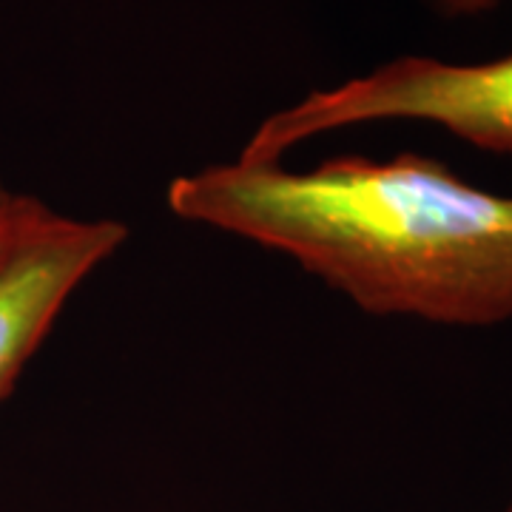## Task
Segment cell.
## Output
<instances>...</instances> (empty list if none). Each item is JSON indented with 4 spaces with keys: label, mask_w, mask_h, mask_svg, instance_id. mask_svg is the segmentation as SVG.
Returning <instances> with one entry per match:
<instances>
[{
    "label": "cell",
    "mask_w": 512,
    "mask_h": 512,
    "mask_svg": "<svg viewBox=\"0 0 512 512\" xmlns=\"http://www.w3.org/2000/svg\"><path fill=\"white\" fill-rule=\"evenodd\" d=\"M174 217L288 256L373 316L490 328L512 319V197L433 157L205 165L165 188Z\"/></svg>",
    "instance_id": "6da1fadb"
},
{
    "label": "cell",
    "mask_w": 512,
    "mask_h": 512,
    "mask_svg": "<svg viewBox=\"0 0 512 512\" xmlns=\"http://www.w3.org/2000/svg\"><path fill=\"white\" fill-rule=\"evenodd\" d=\"M382 120L433 123L481 151L512 157V52L487 63L399 57L271 114L239 157L282 163L291 148L319 134Z\"/></svg>",
    "instance_id": "7a4b0ae2"
},
{
    "label": "cell",
    "mask_w": 512,
    "mask_h": 512,
    "mask_svg": "<svg viewBox=\"0 0 512 512\" xmlns=\"http://www.w3.org/2000/svg\"><path fill=\"white\" fill-rule=\"evenodd\" d=\"M126 239V222L57 214L40 237L6 262L0 271V402L12 393L77 288Z\"/></svg>",
    "instance_id": "3957f363"
},
{
    "label": "cell",
    "mask_w": 512,
    "mask_h": 512,
    "mask_svg": "<svg viewBox=\"0 0 512 512\" xmlns=\"http://www.w3.org/2000/svg\"><path fill=\"white\" fill-rule=\"evenodd\" d=\"M60 214L49 202L37 200L35 194L18 191L0 180V271L6 262L40 237Z\"/></svg>",
    "instance_id": "277c9868"
},
{
    "label": "cell",
    "mask_w": 512,
    "mask_h": 512,
    "mask_svg": "<svg viewBox=\"0 0 512 512\" xmlns=\"http://www.w3.org/2000/svg\"><path fill=\"white\" fill-rule=\"evenodd\" d=\"M444 15H478L498 6L501 0H433Z\"/></svg>",
    "instance_id": "5b68a950"
},
{
    "label": "cell",
    "mask_w": 512,
    "mask_h": 512,
    "mask_svg": "<svg viewBox=\"0 0 512 512\" xmlns=\"http://www.w3.org/2000/svg\"><path fill=\"white\" fill-rule=\"evenodd\" d=\"M507 512H512V504H510V507H507Z\"/></svg>",
    "instance_id": "8992f818"
}]
</instances>
